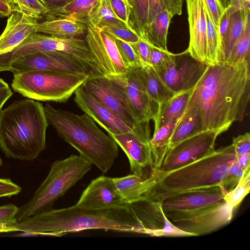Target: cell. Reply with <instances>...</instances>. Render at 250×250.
<instances>
[{
	"mask_svg": "<svg viewBox=\"0 0 250 250\" xmlns=\"http://www.w3.org/2000/svg\"><path fill=\"white\" fill-rule=\"evenodd\" d=\"M250 97V59L236 64L208 65L188 106L196 108L203 130L219 135L244 119Z\"/></svg>",
	"mask_w": 250,
	"mask_h": 250,
	"instance_id": "6da1fadb",
	"label": "cell"
},
{
	"mask_svg": "<svg viewBox=\"0 0 250 250\" xmlns=\"http://www.w3.org/2000/svg\"><path fill=\"white\" fill-rule=\"evenodd\" d=\"M30 235L61 236L68 232L103 229L147 235L148 230L129 204L107 208H90L77 204L52 209L11 224Z\"/></svg>",
	"mask_w": 250,
	"mask_h": 250,
	"instance_id": "7a4b0ae2",
	"label": "cell"
},
{
	"mask_svg": "<svg viewBox=\"0 0 250 250\" xmlns=\"http://www.w3.org/2000/svg\"><path fill=\"white\" fill-rule=\"evenodd\" d=\"M235 154L232 145L166 172L154 170L153 183L141 199L161 203L184 192L216 186L222 187Z\"/></svg>",
	"mask_w": 250,
	"mask_h": 250,
	"instance_id": "3957f363",
	"label": "cell"
},
{
	"mask_svg": "<svg viewBox=\"0 0 250 250\" xmlns=\"http://www.w3.org/2000/svg\"><path fill=\"white\" fill-rule=\"evenodd\" d=\"M48 125L42 104L15 101L0 111V147L7 157L34 160L45 148Z\"/></svg>",
	"mask_w": 250,
	"mask_h": 250,
	"instance_id": "277c9868",
	"label": "cell"
},
{
	"mask_svg": "<svg viewBox=\"0 0 250 250\" xmlns=\"http://www.w3.org/2000/svg\"><path fill=\"white\" fill-rule=\"evenodd\" d=\"M44 109L48 124L81 156L103 173L110 169L118 155V145L90 116L56 109L49 104L45 105Z\"/></svg>",
	"mask_w": 250,
	"mask_h": 250,
	"instance_id": "5b68a950",
	"label": "cell"
},
{
	"mask_svg": "<svg viewBox=\"0 0 250 250\" xmlns=\"http://www.w3.org/2000/svg\"><path fill=\"white\" fill-rule=\"evenodd\" d=\"M92 166L81 155H71L55 161L32 197L19 208L16 216L17 222L53 209L55 202L81 180Z\"/></svg>",
	"mask_w": 250,
	"mask_h": 250,
	"instance_id": "8992f818",
	"label": "cell"
},
{
	"mask_svg": "<svg viewBox=\"0 0 250 250\" xmlns=\"http://www.w3.org/2000/svg\"><path fill=\"white\" fill-rule=\"evenodd\" d=\"M90 75L85 73L34 70L14 74L13 89L30 99L65 102Z\"/></svg>",
	"mask_w": 250,
	"mask_h": 250,
	"instance_id": "52a82bcc",
	"label": "cell"
},
{
	"mask_svg": "<svg viewBox=\"0 0 250 250\" xmlns=\"http://www.w3.org/2000/svg\"><path fill=\"white\" fill-rule=\"evenodd\" d=\"M82 85L99 102L131 127L138 136L150 141L149 123L138 122L119 82L111 77L97 74L89 76Z\"/></svg>",
	"mask_w": 250,
	"mask_h": 250,
	"instance_id": "ba28073f",
	"label": "cell"
},
{
	"mask_svg": "<svg viewBox=\"0 0 250 250\" xmlns=\"http://www.w3.org/2000/svg\"><path fill=\"white\" fill-rule=\"evenodd\" d=\"M40 70L61 72L97 74L87 64L75 56L62 52L38 51L12 61L6 71L14 74Z\"/></svg>",
	"mask_w": 250,
	"mask_h": 250,
	"instance_id": "9c48e42d",
	"label": "cell"
},
{
	"mask_svg": "<svg viewBox=\"0 0 250 250\" xmlns=\"http://www.w3.org/2000/svg\"><path fill=\"white\" fill-rule=\"evenodd\" d=\"M227 192L221 186L198 189L169 197L161 202L167 217L173 222L224 202Z\"/></svg>",
	"mask_w": 250,
	"mask_h": 250,
	"instance_id": "30bf717a",
	"label": "cell"
},
{
	"mask_svg": "<svg viewBox=\"0 0 250 250\" xmlns=\"http://www.w3.org/2000/svg\"><path fill=\"white\" fill-rule=\"evenodd\" d=\"M218 135L214 131L207 130L183 140L167 151L160 165L154 170L171 171L212 153L215 150Z\"/></svg>",
	"mask_w": 250,
	"mask_h": 250,
	"instance_id": "8fae6325",
	"label": "cell"
},
{
	"mask_svg": "<svg viewBox=\"0 0 250 250\" xmlns=\"http://www.w3.org/2000/svg\"><path fill=\"white\" fill-rule=\"evenodd\" d=\"M85 41L100 72L107 77L120 76L128 69L124 63L113 37L102 28L86 24Z\"/></svg>",
	"mask_w": 250,
	"mask_h": 250,
	"instance_id": "7c38bea8",
	"label": "cell"
},
{
	"mask_svg": "<svg viewBox=\"0 0 250 250\" xmlns=\"http://www.w3.org/2000/svg\"><path fill=\"white\" fill-rule=\"evenodd\" d=\"M207 65L194 59L186 50L175 54L172 62L165 68L156 72L175 94L194 88Z\"/></svg>",
	"mask_w": 250,
	"mask_h": 250,
	"instance_id": "4fadbf2b",
	"label": "cell"
},
{
	"mask_svg": "<svg viewBox=\"0 0 250 250\" xmlns=\"http://www.w3.org/2000/svg\"><path fill=\"white\" fill-rule=\"evenodd\" d=\"M235 211L225 201L172 222L180 229L198 236L209 233L228 224Z\"/></svg>",
	"mask_w": 250,
	"mask_h": 250,
	"instance_id": "5bb4252c",
	"label": "cell"
},
{
	"mask_svg": "<svg viewBox=\"0 0 250 250\" xmlns=\"http://www.w3.org/2000/svg\"><path fill=\"white\" fill-rule=\"evenodd\" d=\"M141 67L129 68L124 74L111 77L123 86L138 122L147 123L153 120L155 112L146 90L141 73Z\"/></svg>",
	"mask_w": 250,
	"mask_h": 250,
	"instance_id": "9a60e30c",
	"label": "cell"
},
{
	"mask_svg": "<svg viewBox=\"0 0 250 250\" xmlns=\"http://www.w3.org/2000/svg\"><path fill=\"white\" fill-rule=\"evenodd\" d=\"M74 95L78 106L109 135L133 133L137 135L131 127L99 102L83 85L76 89Z\"/></svg>",
	"mask_w": 250,
	"mask_h": 250,
	"instance_id": "2e32d148",
	"label": "cell"
},
{
	"mask_svg": "<svg viewBox=\"0 0 250 250\" xmlns=\"http://www.w3.org/2000/svg\"><path fill=\"white\" fill-rule=\"evenodd\" d=\"M109 135L126 155L132 173L145 179L149 177L154 169L153 155L149 141L133 133Z\"/></svg>",
	"mask_w": 250,
	"mask_h": 250,
	"instance_id": "e0dca14e",
	"label": "cell"
},
{
	"mask_svg": "<svg viewBox=\"0 0 250 250\" xmlns=\"http://www.w3.org/2000/svg\"><path fill=\"white\" fill-rule=\"evenodd\" d=\"M189 41L186 49L194 59L208 65L207 20L202 0H186Z\"/></svg>",
	"mask_w": 250,
	"mask_h": 250,
	"instance_id": "ac0fdd59",
	"label": "cell"
},
{
	"mask_svg": "<svg viewBox=\"0 0 250 250\" xmlns=\"http://www.w3.org/2000/svg\"><path fill=\"white\" fill-rule=\"evenodd\" d=\"M76 204L95 208L126 204L116 191L112 178L104 176L96 178L89 184Z\"/></svg>",
	"mask_w": 250,
	"mask_h": 250,
	"instance_id": "d6986e66",
	"label": "cell"
},
{
	"mask_svg": "<svg viewBox=\"0 0 250 250\" xmlns=\"http://www.w3.org/2000/svg\"><path fill=\"white\" fill-rule=\"evenodd\" d=\"M38 22L20 12H12L0 35V54L12 50L35 33Z\"/></svg>",
	"mask_w": 250,
	"mask_h": 250,
	"instance_id": "ffe728a7",
	"label": "cell"
},
{
	"mask_svg": "<svg viewBox=\"0 0 250 250\" xmlns=\"http://www.w3.org/2000/svg\"><path fill=\"white\" fill-rule=\"evenodd\" d=\"M193 89L175 93L167 101L158 104L153 119L154 130L170 121L181 118L186 110Z\"/></svg>",
	"mask_w": 250,
	"mask_h": 250,
	"instance_id": "44dd1931",
	"label": "cell"
},
{
	"mask_svg": "<svg viewBox=\"0 0 250 250\" xmlns=\"http://www.w3.org/2000/svg\"><path fill=\"white\" fill-rule=\"evenodd\" d=\"M86 24L68 18H48L38 22L35 32L57 37H78L86 31Z\"/></svg>",
	"mask_w": 250,
	"mask_h": 250,
	"instance_id": "7402d4cb",
	"label": "cell"
},
{
	"mask_svg": "<svg viewBox=\"0 0 250 250\" xmlns=\"http://www.w3.org/2000/svg\"><path fill=\"white\" fill-rule=\"evenodd\" d=\"M112 179L116 191L126 204L141 199L153 183L151 175L145 179L133 173Z\"/></svg>",
	"mask_w": 250,
	"mask_h": 250,
	"instance_id": "603a6c76",
	"label": "cell"
},
{
	"mask_svg": "<svg viewBox=\"0 0 250 250\" xmlns=\"http://www.w3.org/2000/svg\"><path fill=\"white\" fill-rule=\"evenodd\" d=\"M99 0H69L62 5L49 10L45 19L68 18L85 24L87 19Z\"/></svg>",
	"mask_w": 250,
	"mask_h": 250,
	"instance_id": "cb8c5ba5",
	"label": "cell"
},
{
	"mask_svg": "<svg viewBox=\"0 0 250 250\" xmlns=\"http://www.w3.org/2000/svg\"><path fill=\"white\" fill-rule=\"evenodd\" d=\"M203 131L202 121L198 109L194 107L187 106L175 128L167 151L183 140Z\"/></svg>",
	"mask_w": 250,
	"mask_h": 250,
	"instance_id": "d4e9b609",
	"label": "cell"
},
{
	"mask_svg": "<svg viewBox=\"0 0 250 250\" xmlns=\"http://www.w3.org/2000/svg\"><path fill=\"white\" fill-rule=\"evenodd\" d=\"M173 15L164 10L157 14L147 26L146 40L158 48L168 50L167 37L169 24Z\"/></svg>",
	"mask_w": 250,
	"mask_h": 250,
	"instance_id": "484cf974",
	"label": "cell"
},
{
	"mask_svg": "<svg viewBox=\"0 0 250 250\" xmlns=\"http://www.w3.org/2000/svg\"><path fill=\"white\" fill-rule=\"evenodd\" d=\"M141 73L147 93L152 102L159 104L175 94L150 65L141 67Z\"/></svg>",
	"mask_w": 250,
	"mask_h": 250,
	"instance_id": "4316f807",
	"label": "cell"
},
{
	"mask_svg": "<svg viewBox=\"0 0 250 250\" xmlns=\"http://www.w3.org/2000/svg\"><path fill=\"white\" fill-rule=\"evenodd\" d=\"M250 20V9L238 11L231 16L229 28L222 42L225 62L233 45L243 34L247 22Z\"/></svg>",
	"mask_w": 250,
	"mask_h": 250,
	"instance_id": "83f0119b",
	"label": "cell"
},
{
	"mask_svg": "<svg viewBox=\"0 0 250 250\" xmlns=\"http://www.w3.org/2000/svg\"><path fill=\"white\" fill-rule=\"evenodd\" d=\"M207 20V45L208 65L224 62L219 28L213 22L204 6Z\"/></svg>",
	"mask_w": 250,
	"mask_h": 250,
	"instance_id": "f1b7e54d",
	"label": "cell"
},
{
	"mask_svg": "<svg viewBox=\"0 0 250 250\" xmlns=\"http://www.w3.org/2000/svg\"><path fill=\"white\" fill-rule=\"evenodd\" d=\"M88 23L102 29L107 26L129 27L116 17L108 0H99L87 19Z\"/></svg>",
	"mask_w": 250,
	"mask_h": 250,
	"instance_id": "f546056e",
	"label": "cell"
},
{
	"mask_svg": "<svg viewBox=\"0 0 250 250\" xmlns=\"http://www.w3.org/2000/svg\"><path fill=\"white\" fill-rule=\"evenodd\" d=\"M250 20L246 23L244 31L233 45L225 62L236 64L250 59Z\"/></svg>",
	"mask_w": 250,
	"mask_h": 250,
	"instance_id": "4dcf8cb0",
	"label": "cell"
},
{
	"mask_svg": "<svg viewBox=\"0 0 250 250\" xmlns=\"http://www.w3.org/2000/svg\"><path fill=\"white\" fill-rule=\"evenodd\" d=\"M148 0H133L130 24L142 38L146 40L147 25Z\"/></svg>",
	"mask_w": 250,
	"mask_h": 250,
	"instance_id": "1f68e13d",
	"label": "cell"
},
{
	"mask_svg": "<svg viewBox=\"0 0 250 250\" xmlns=\"http://www.w3.org/2000/svg\"><path fill=\"white\" fill-rule=\"evenodd\" d=\"M250 189V167L247 168L236 186L230 191L227 192L224 199L225 202L234 209L241 204L248 194Z\"/></svg>",
	"mask_w": 250,
	"mask_h": 250,
	"instance_id": "d6a6232c",
	"label": "cell"
},
{
	"mask_svg": "<svg viewBox=\"0 0 250 250\" xmlns=\"http://www.w3.org/2000/svg\"><path fill=\"white\" fill-rule=\"evenodd\" d=\"M13 12H20L26 16L38 21L48 13V10L40 0H12Z\"/></svg>",
	"mask_w": 250,
	"mask_h": 250,
	"instance_id": "836d02e7",
	"label": "cell"
},
{
	"mask_svg": "<svg viewBox=\"0 0 250 250\" xmlns=\"http://www.w3.org/2000/svg\"><path fill=\"white\" fill-rule=\"evenodd\" d=\"M184 0H148L147 26L152 22L156 15L166 10L173 16H180L182 13Z\"/></svg>",
	"mask_w": 250,
	"mask_h": 250,
	"instance_id": "e575fe53",
	"label": "cell"
},
{
	"mask_svg": "<svg viewBox=\"0 0 250 250\" xmlns=\"http://www.w3.org/2000/svg\"><path fill=\"white\" fill-rule=\"evenodd\" d=\"M149 44L150 46V65L156 72L165 68L173 61L175 54Z\"/></svg>",
	"mask_w": 250,
	"mask_h": 250,
	"instance_id": "d590c367",
	"label": "cell"
},
{
	"mask_svg": "<svg viewBox=\"0 0 250 250\" xmlns=\"http://www.w3.org/2000/svg\"><path fill=\"white\" fill-rule=\"evenodd\" d=\"M112 37L115 42L122 60L126 68L128 69L131 67H142L130 44Z\"/></svg>",
	"mask_w": 250,
	"mask_h": 250,
	"instance_id": "8d00e7d4",
	"label": "cell"
},
{
	"mask_svg": "<svg viewBox=\"0 0 250 250\" xmlns=\"http://www.w3.org/2000/svg\"><path fill=\"white\" fill-rule=\"evenodd\" d=\"M111 9L116 17L128 27L132 28L130 24L132 6L127 0H108Z\"/></svg>",
	"mask_w": 250,
	"mask_h": 250,
	"instance_id": "74e56055",
	"label": "cell"
},
{
	"mask_svg": "<svg viewBox=\"0 0 250 250\" xmlns=\"http://www.w3.org/2000/svg\"><path fill=\"white\" fill-rule=\"evenodd\" d=\"M102 29L112 36L129 43L135 42L141 38L132 28L107 26Z\"/></svg>",
	"mask_w": 250,
	"mask_h": 250,
	"instance_id": "f35d334b",
	"label": "cell"
},
{
	"mask_svg": "<svg viewBox=\"0 0 250 250\" xmlns=\"http://www.w3.org/2000/svg\"><path fill=\"white\" fill-rule=\"evenodd\" d=\"M244 171L238 165L235 158L230 166L222 187L227 192L232 190L242 177Z\"/></svg>",
	"mask_w": 250,
	"mask_h": 250,
	"instance_id": "ab89813d",
	"label": "cell"
},
{
	"mask_svg": "<svg viewBox=\"0 0 250 250\" xmlns=\"http://www.w3.org/2000/svg\"><path fill=\"white\" fill-rule=\"evenodd\" d=\"M142 66L150 65V46L149 43L140 38L134 43H130Z\"/></svg>",
	"mask_w": 250,
	"mask_h": 250,
	"instance_id": "60d3db41",
	"label": "cell"
},
{
	"mask_svg": "<svg viewBox=\"0 0 250 250\" xmlns=\"http://www.w3.org/2000/svg\"><path fill=\"white\" fill-rule=\"evenodd\" d=\"M214 24L219 28L224 9L220 0H202Z\"/></svg>",
	"mask_w": 250,
	"mask_h": 250,
	"instance_id": "b9f144b4",
	"label": "cell"
},
{
	"mask_svg": "<svg viewBox=\"0 0 250 250\" xmlns=\"http://www.w3.org/2000/svg\"><path fill=\"white\" fill-rule=\"evenodd\" d=\"M235 156L250 153V134L246 132L233 138L231 144Z\"/></svg>",
	"mask_w": 250,
	"mask_h": 250,
	"instance_id": "7bdbcfd3",
	"label": "cell"
},
{
	"mask_svg": "<svg viewBox=\"0 0 250 250\" xmlns=\"http://www.w3.org/2000/svg\"><path fill=\"white\" fill-rule=\"evenodd\" d=\"M21 188L10 179L0 178V198L18 195Z\"/></svg>",
	"mask_w": 250,
	"mask_h": 250,
	"instance_id": "ee69618b",
	"label": "cell"
},
{
	"mask_svg": "<svg viewBox=\"0 0 250 250\" xmlns=\"http://www.w3.org/2000/svg\"><path fill=\"white\" fill-rule=\"evenodd\" d=\"M19 208L9 204L0 206V222L12 224L17 222L16 219Z\"/></svg>",
	"mask_w": 250,
	"mask_h": 250,
	"instance_id": "f6af8a7d",
	"label": "cell"
},
{
	"mask_svg": "<svg viewBox=\"0 0 250 250\" xmlns=\"http://www.w3.org/2000/svg\"><path fill=\"white\" fill-rule=\"evenodd\" d=\"M224 9H229L234 13L245 9H250V2L242 0H220Z\"/></svg>",
	"mask_w": 250,
	"mask_h": 250,
	"instance_id": "bcb514c9",
	"label": "cell"
},
{
	"mask_svg": "<svg viewBox=\"0 0 250 250\" xmlns=\"http://www.w3.org/2000/svg\"><path fill=\"white\" fill-rule=\"evenodd\" d=\"M235 160L239 167L244 171L250 167V153L235 156Z\"/></svg>",
	"mask_w": 250,
	"mask_h": 250,
	"instance_id": "7dc6e473",
	"label": "cell"
},
{
	"mask_svg": "<svg viewBox=\"0 0 250 250\" xmlns=\"http://www.w3.org/2000/svg\"><path fill=\"white\" fill-rule=\"evenodd\" d=\"M12 94L13 93L9 87L0 89V111L3 105Z\"/></svg>",
	"mask_w": 250,
	"mask_h": 250,
	"instance_id": "c3c4849f",
	"label": "cell"
},
{
	"mask_svg": "<svg viewBox=\"0 0 250 250\" xmlns=\"http://www.w3.org/2000/svg\"><path fill=\"white\" fill-rule=\"evenodd\" d=\"M49 10L60 6L69 0H40Z\"/></svg>",
	"mask_w": 250,
	"mask_h": 250,
	"instance_id": "681fc988",
	"label": "cell"
},
{
	"mask_svg": "<svg viewBox=\"0 0 250 250\" xmlns=\"http://www.w3.org/2000/svg\"><path fill=\"white\" fill-rule=\"evenodd\" d=\"M12 12L10 6L4 0H0V17H9Z\"/></svg>",
	"mask_w": 250,
	"mask_h": 250,
	"instance_id": "f907efd6",
	"label": "cell"
},
{
	"mask_svg": "<svg viewBox=\"0 0 250 250\" xmlns=\"http://www.w3.org/2000/svg\"><path fill=\"white\" fill-rule=\"evenodd\" d=\"M17 231L11 224L0 222V233Z\"/></svg>",
	"mask_w": 250,
	"mask_h": 250,
	"instance_id": "816d5d0a",
	"label": "cell"
},
{
	"mask_svg": "<svg viewBox=\"0 0 250 250\" xmlns=\"http://www.w3.org/2000/svg\"><path fill=\"white\" fill-rule=\"evenodd\" d=\"M8 87H9L8 83L4 82L2 79L0 78V89Z\"/></svg>",
	"mask_w": 250,
	"mask_h": 250,
	"instance_id": "f5cc1de1",
	"label": "cell"
},
{
	"mask_svg": "<svg viewBox=\"0 0 250 250\" xmlns=\"http://www.w3.org/2000/svg\"><path fill=\"white\" fill-rule=\"evenodd\" d=\"M5 1H6L11 7L12 12L13 11L14 9V6L12 0H4Z\"/></svg>",
	"mask_w": 250,
	"mask_h": 250,
	"instance_id": "db71d44e",
	"label": "cell"
},
{
	"mask_svg": "<svg viewBox=\"0 0 250 250\" xmlns=\"http://www.w3.org/2000/svg\"><path fill=\"white\" fill-rule=\"evenodd\" d=\"M128 0V1L129 2V4L131 5V6L132 7L133 4V0Z\"/></svg>",
	"mask_w": 250,
	"mask_h": 250,
	"instance_id": "11a10c76",
	"label": "cell"
},
{
	"mask_svg": "<svg viewBox=\"0 0 250 250\" xmlns=\"http://www.w3.org/2000/svg\"><path fill=\"white\" fill-rule=\"evenodd\" d=\"M2 164V161L1 158L0 157V166H1Z\"/></svg>",
	"mask_w": 250,
	"mask_h": 250,
	"instance_id": "9f6ffc18",
	"label": "cell"
},
{
	"mask_svg": "<svg viewBox=\"0 0 250 250\" xmlns=\"http://www.w3.org/2000/svg\"><path fill=\"white\" fill-rule=\"evenodd\" d=\"M244 0V1H247V2H250V0Z\"/></svg>",
	"mask_w": 250,
	"mask_h": 250,
	"instance_id": "6f0895ef",
	"label": "cell"
}]
</instances>
